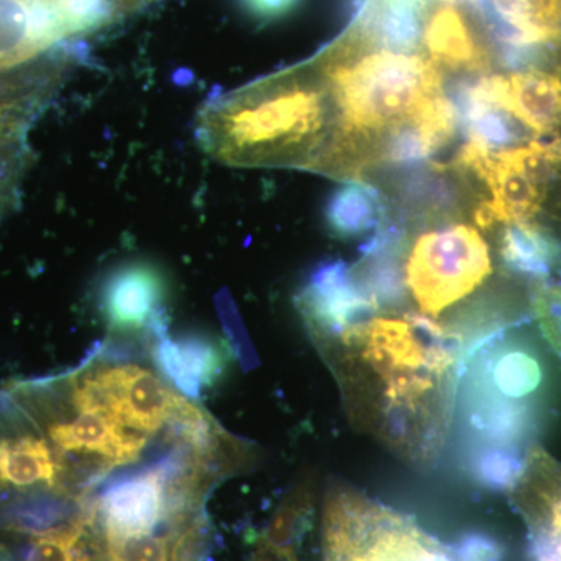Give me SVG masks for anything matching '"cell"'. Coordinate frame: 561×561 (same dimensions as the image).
<instances>
[{
  "label": "cell",
  "mask_w": 561,
  "mask_h": 561,
  "mask_svg": "<svg viewBox=\"0 0 561 561\" xmlns=\"http://www.w3.org/2000/svg\"><path fill=\"white\" fill-rule=\"evenodd\" d=\"M151 357L162 378L190 400H198L214 386L228 364L227 350L203 335L171 337L165 330L153 334Z\"/></svg>",
  "instance_id": "cell-10"
},
{
  "label": "cell",
  "mask_w": 561,
  "mask_h": 561,
  "mask_svg": "<svg viewBox=\"0 0 561 561\" xmlns=\"http://www.w3.org/2000/svg\"><path fill=\"white\" fill-rule=\"evenodd\" d=\"M457 561H501L500 542L483 534H470L453 546Z\"/></svg>",
  "instance_id": "cell-21"
},
{
  "label": "cell",
  "mask_w": 561,
  "mask_h": 561,
  "mask_svg": "<svg viewBox=\"0 0 561 561\" xmlns=\"http://www.w3.org/2000/svg\"><path fill=\"white\" fill-rule=\"evenodd\" d=\"M308 512V496L298 491L276 513L271 529L265 535L264 548L280 559L295 561L294 542L300 524Z\"/></svg>",
  "instance_id": "cell-19"
},
{
  "label": "cell",
  "mask_w": 561,
  "mask_h": 561,
  "mask_svg": "<svg viewBox=\"0 0 561 561\" xmlns=\"http://www.w3.org/2000/svg\"><path fill=\"white\" fill-rule=\"evenodd\" d=\"M527 451L511 448L471 449L468 456V470L483 489L511 491L522 476Z\"/></svg>",
  "instance_id": "cell-18"
},
{
  "label": "cell",
  "mask_w": 561,
  "mask_h": 561,
  "mask_svg": "<svg viewBox=\"0 0 561 561\" xmlns=\"http://www.w3.org/2000/svg\"><path fill=\"white\" fill-rule=\"evenodd\" d=\"M497 254L505 271L537 284L551 283L561 273V242L531 221L504 225Z\"/></svg>",
  "instance_id": "cell-15"
},
{
  "label": "cell",
  "mask_w": 561,
  "mask_h": 561,
  "mask_svg": "<svg viewBox=\"0 0 561 561\" xmlns=\"http://www.w3.org/2000/svg\"><path fill=\"white\" fill-rule=\"evenodd\" d=\"M70 36L65 0H0V73L32 66Z\"/></svg>",
  "instance_id": "cell-8"
},
{
  "label": "cell",
  "mask_w": 561,
  "mask_h": 561,
  "mask_svg": "<svg viewBox=\"0 0 561 561\" xmlns=\"http://www.w3.org/2000/svg\"><path fill=\"white\" fill-rule=\"evenodd\" d=\"M323 561H457L411 516L353 489L330 490L323 512Z\"/></svg>",
  "instance_id": "cell-5"
},
{
  "label": "cell",
  "mask_w": 561,
  "mask_h": 561,
  "mask_svg": "<svg viewBox=\"0 0 561 561\" xmlns=\"http://www.w3.org/2000/svg\"><path fill=\"white\" fill-rule=\"evenodd\" d=\"M208 519L140 537H92L95 561H202Z\"/></svg>",
  "instance_id": "cell-14"
},
{
  "label": "cell",
  "mask_w": 561,
  "mask_h": 561,
  "mask_svg": "<svg viewBox=\"0 0 561 561\" xmlns=\"http://www.w3.org/2000/svg\"><path fill=\"white\" fill-rule=\"evenodd\" d=\"M164 276L149 262L121 265L101 289V311L111 331L135 335L136 332L164 330Z\"/></svg>",
  "instance_id": "cell-9"
},
{
  "label": "cell",
  "mask_w": 561,
  "mask_h": 561,
  "mask_svg": "<svg viewBox=\"0 0 561 561\" xmlns=\"http://www.w3.org/2000/svg\"><path fill=\"white\" fill-rule=\"evenodd\" d=\"M330 91L297 70L213 98L197 121L202 149L241 168L311 171L331 138Z\"/></svg>",
  "instance_id": "cell-2"
},
{
  "label": "cell",
  "mask_w": 561,
  "mask_h": 561,
  "mask_svg": "<svg viewBox=\"0 0 561 561\" xmlns=\"http://www.w3.org/2000/svg\"><path fill=\"white\" fill-rule=\"evenodd\" d=\"M323 72L337 106L335 135L371 144L445 87L430 58L383 49L360 57L353 41L332 51Z\"/></svg>",
  "instance_id": "cell-3"
},
{
  "label": "cell",
  "mask_w": 561,
  "mask_h": 561,
  "mask_svg": "<svg viewBox=\"0 0 561 561\" xmlns=\"http://www.w3.org/2000/svg\"><path fill=\"white\" fill-rule=\"evenodd\" d=\"M423 44L430 60L442 72L490 73L493 51L490 43L476 35L474 24L453 3H438L427 14Z\"/></svg>",
  "instance_id": "cell-11"
},
{
  "label": "cell",
  "mask_w": 561,
  "mask_h": 561,
  "mask_svg": "<svg viewBox=\"0 0 561 561\" xmlns=\"http://www.w3.org/2000/svg\"><path fill=\"white\" fill-rule=\"evenodd\" d=\"M324 219L332 234L341 239H356L378 230L387 219V213L375 187L348 183L331 195Z\"/></svg>",
  "instance_id": "cell-17"
},
{
  "label": "cell",
  "mask_w": 561,
  "mask_h": 561,
  "mask_svg": "<svg viewBox=\"0 0 561 561\" xmlns=\"http://www.w3.org/2000/svg\"><path fill=\"white\" fill-rule=\"evenodd\" d=\"M457 165L431 164L412 168L397 183L398 202L405 216L420 221L451 220L467 202Z\"/></svg>",
  "instance_id": "cell-13"
},
{
  "label": "cell",
  "mask_w": 561,
  "mask_h": 561,
  "mask_svg": "<svg viewBox=\"0 0 561 561\" xmlns=\"http://www.w3.org/2000/svg\"><path fill=\"white\" fill-rule=\"evenodd\" d=\"M530 306L542 337L561 359V284L538 283Z\"/></svg>",
  "instance_id": "cell-20"
},
{
  "label": "cell",
  "mask_w": 561,
  "mask_h": 561,
  "mask_svg": "<svg viewBox=\"0 0 561 561\" xmlns=\"http://www.w3.org/2000/svg\"><path fill=\"white\" fill-rule=\"evenodd\" d=\"M493 273L490 247L470 225L449 224L405 245L402 276L409 305L443 324V316L468 300ZM446 328V327H445Z\"/></svg>",
  "instance_id": "cell-6"
},
{
  "label": "cell",
  "mask_w": 561,
  "mask_h": 561,
  "mask_svg": "<svg viewBox=\"0 0 561 561\" xmlns=\"http://www.w3.org/2000/svg\"><path fill=\"white\" fill-rule=\"evenodd\" d=\"M295 302L316 345L331 341L379 311L354 278L353 267L341 260L317 265L298 290Z\"/></svg>",
  "instance_id": "cell-7"
},
{
  "label": "cell",
  "mask_w": 561,
  "mask_h": 561,
  "mask_svg": "<svg viewBox=\"0 0 561 561\" xmlns=\"http://www.w3.org/2000/svg\"><path fill=\"white\" fill-rule=\"evenodd\" d=\"M0 561H95L91 515L31 537L0 542Z\"/></svg>",
  "instance_id": "cell-16"
},
{
  "label": "cell",
  "mask_w": 561,
  "mask_h": 561,
  "mask_svg": "<svg viewBox=\"0 0 561 561\" xmlns=\"http://www.w3.org/2000/svg\"><path fill=\"white\" fill-rule=\"evenodd\" d=\"M301 0H242L251 16L261 21L279 20L300 5Z\"/></svg>",
  "instance_id": "cell-22"
},
{
  "label": "cell",
  "mask_w": 561,
  "mask_h": 561,
  "mask_svg": "<svg viewBox=\"0 0 561 561\" xmlns=\"http://www.w3.org/2000/svg\"><path fill=\"white\" fill-rule=\"evenodd\" d=\"M500 335L468 360L461 409L472 445L522 448L534 426L531 404L545 382V370L534 351Z\"/></svg>",
  "instance_id": "cell-4"
},
{
  "label": "cell",
  "mask_w": 561,
  "mask_h": 561,
  "mask_svg": "<svg viewBox=\"0 0 561 561\" xmlns=\"http://www.w3.org/2000/svg\"><path fill=\"white\" fill-rule=\"evenodd\" d=\"M504 108L537 135L556 133L561 125V69L559 73L534 69L494 76Z\"/></svg>",
  "instance_id": "cell-12"
},
{
  "label": "cell",
  "mask_w": 561,
  "mask_h": 561,
  "mask_svg": "<svg viewBox=\"0 0 561 561\" xmlns=\"http://www.w3.org/2000/svg\"><path fill=\"white\" fill-rule=\"evenodd\" d=\"M317 346L354 424L402 459H435L476 353L465 339L415 311H376Z\"/></svg>",
  "instance_id": "cell-1"
}]
</instances>
